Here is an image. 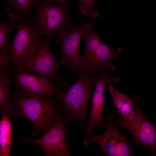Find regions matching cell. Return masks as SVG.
<instances>
[{
  "label": "cell",
  "mask_w": 156,
  "mask_h": 156,
  "mask_svg": "<svg viewBox=\"0 0 156 156\" xmlns=\"http://www.w3.org/2000/svg\"><path fill=\"white\" fill-rule=\"evenodd\" d=\"M99 70L85 74L79 73L75 83L61 89L55 95L57 101L63 106L67 121L83 122L86 117V111L92 95L94 80Z\"/></svg>",
  "instance_id": "cell-1"
},
{
  "label": "cell",
  "mask_w": 156,
  "mask_h": 156,
  "mask_svg": "<svg viewBox=\"0 0 156 156\" xmlns=\"http://www.w3.org/2000/svg\"><path fill=\"white\" fill-rule=\"evenodd\" d=\"M12 98L16 107L14 118L19 116L25 117L38 131H47L62 112L59 103L51 99L26 97L18 94H13Z\"/></svg>",
  "instance_id": "cell-2"
},
{
  "label": "cell",
  "mask_w": 156,
  "mask_h": 156,
  "mask_svg": "<svg viewBox=\"0 0 156 156\" xmlns=\"http://www.w3.org/2000/svg\"><path fill=\"white\" fill-rule=\"evenodd\" d=\"M82 38L84 40L83 54L81 57L84 68L83 74H87L109 68H115L112 62L119 56L120 48L112 49L104 43L97 35L91 23H84Z\"/></svg>",
  "instance_id": "cell-3"
},
{
  "label": "cell",
  "mask_w": 156,
  "mask_h": 156,
  "mask_svg": "<svg viewBox=\"0 0 156 156\" xmlns=\"http://www.w3.org/2000/svg\"><path fill=\"white\" fill-rule=\"evenodd\" d=\"M16 23L14 38L8 46L11 57L10 70H14L21 63L28 53L43 36L32 17L10 14Z\"/></svg>",
  "instance_id": "cell-4"
},
{
  "label": "cell",
  "mask_w": 156,
  "mask_h": 156,
  "mask_svg": "<svg viewBox=\"0 0 156 156\" xmlns=\"http://www.w3.org/2000/svg\"><path fill=\"white\" fill-rule=\"evenodd\" d=\"M50 39H42L28 53L15 70L33 72L51 80L61 78L57 74L61 64L56 60L49 48Z\"/></svg>",
  "instance_id": "cell-5"
},
{
  "label": "cell",
  "mask_w": 156,
  "mask_h": 156,
  "mask_svg": "<svg viewBox=\"0 0 156 156\" xmlns=\"http://www.w3.org/2000/svg\"><path fill=\"white\" fill-rule=\"evenodd\" d=\"M51 0H40L33 17L43 36L51 40L55 38L69 23V3L56 5Z\"/></svg>",
  "instance_id": "cell-6"
},
{
  "label": "cell",
  "mask_w": 156,
  "mask_h": 156,
  "mask_svg": "<svg viewBox=\"0 0 156 156\" xmlns=\"http://www.w3.org/2000/svg\"><path fill=\"white\" fill-rule=\"evenodd\" d=\"M84 23L77 26L70 25L55 38V43L60 48L62 55L60 62L78 73L84 70L79 52V44L82 37Z\"/></svg>",
  "instance_id": "cell-7"
},
{
  "label": "cell",
  "mask_w": 156,
  "mask_h": 156,
  "mask_svg": "<svg viewBox=\"0 0 156 156\" xmlns=\"http://www.w3.org/2000/svg\"><path fill=\"white\" fill-rule=\"evenodd\" d=\"M66 119L60 115L52 126L41 137L34 139L24 137L23 141L35 143L43 149L45 156H70L73 153L68 147L66 140L65 126Z\"/></svg>",
  "instance_id": "cell-8"
},
{
  "label": "cell",
  "mask_w": 156,
  "mask_h": 156,
  "mask_svg": "<svg viewBox=\"0 0 156 156\" xmlns=\"http://www.w3.org/2000/svg\"><path fill=\"white\" fill-rule=\"evenodd\" d=\"M14 82L20 93L28 97L51 99L61 89L53 81L37 74L16 71Z\"/></svg>",
  "instance_id": "cell-9"
},
{
  "label": "cell",
  "mask_w": 156,
  "mask_h": 156,
  "mask_svg": "<svg viewBox=\"0 0 156 156\" xmlns=\"http://www.w3.org/2000/svg\"><path fill=\"white\" fill-rule=\"evenodd\" d=\"M113 80L111 73L104 69L99 70L95 78L89 117L82 127L83 131L88 135L94 134V130L95 127L106 128L103 117L105 93L107 85Z\"/></svg>",
  "instance_id": "cell-10"
},
{
  "label": "cell",
  "mask_w": 156,
  "mask_h": 156,
  "mask_svg": "<svg viewBox=\"0 0 156 156\" xmlns=\"http://www.w3.org/2000/svg\"><path fill=\"white\" fill-rule=\"evenodd\" d=\"M106 130L103 134H94L83 140V144L89 146L93 143L98 144L102 151L110 156H130L131 146L125 137L118 131L111 122H107Z\"/></svg>",
  "instance_id": "cell-11"
},
{
  "label": "cell",
  "mask_w": 156,
  "mask_h": 156,
  "mask_svg": "<svg viewBox=\"0 0 156 156\" xmlns=\"http://www.w3.org/2000/svg\"><path fill=\"white\" fill-rule=\"evenodd\" d=\"M135 105L133 119L129 121L122 119L120 126L129 130L136 144L148 147L151 155L156 156V127L145 117L138 105Z\"/></svg>",
  "instance_id": "cell-12"
},
{
  "label": "cell",
  "mask_w": 156,
  "mask_h": 156,
  "mask_svg": "<svg viewBox=\"0 0 156 156\" xmlns=\"http://www.w3.org/2000/svg\"><path fill=\"white\" fill-rule=\"evenodd\" d=\"M9 70L6 68H0V112L2 117L8 112V115L12 116L16 108L10 91L12 79Z\"/></svg>",
  "instance_id": "cell-13"
},
{
  "label": "cell",
  "mask_w": 156,
  "mask_h": 156,
  "mask_svg": "<svg viewBox=\"0 0 156 156\" xmlns=\"http://www.w3.org/2000/svg\"><path fill=\"white\" fill-rule=\"evenodd\" d=\"M115 83L109 84L107 89L110 93L113 103L117 109V112L121 114L125 120L131 121L133 119L135 112L134 101L117 90L114 86Z\"/></svg>",
  "instance_id": "cell-14"
},
{
  "label": "cell",
  "mask_w": 156,
  "mask_h": 156,
  "mask_svg": "<svg viewBox=\"0 0 156 156\" xmlns=\"http://www.w3.org/2000/svg\"><path fill=\"white\" fill-rule=\"evenodd\" d=\"M10 116L6 115L0 121V156H10L12 139V127L9 119Z\"/></svg>",
  "instance_id": "cell-15"
},
{
  "label": "cell",
  "mask_w": 156,
  "mask_h": 156,
  "mask_svg": "<svg viewBox=\"0 0 156 156\" xmlns=\"http://www.w3.org/2000/svg\"><path fill=\"white\" fill-rule=\"evenodd\" d=\"M8 3L5 10L9 12L12 9L16 14L27 16L34 8L38 6L40 0H6Z\"/></svg>",
  "instance_id": "cell-16"
},
{
  "label": "cell",
  "mask_w": 156,
  "mask_h": 156,
  "mask_svg": "<svg viewBox=\"0 0 156 156\" xmlns=\"http://www.w3.org/2000/svg\"><path fill=\"white\" fill-rule=\"evenodd\" d=\"M9 18L11 23L6 24L3 21L0 23V50L1 55L8 61H10L11 57L8 50V45L9 44L8 37L11 31L15 29V21L10 14Z\"/></svg>",
  "instance_id": "cell-17"
},
{
  "label": "cell",
  "mask_w": 156,
  "mask_h": 156,
  "mask_svg": "<svg viewBox=\"0 0 156 156\" xmlns=\"http://www.w3.org/2000/svg\"><path fill=\"white\" fill-rule=\"evenodd\" d=\"M79 0L81 2L79 8L82 14L87 15L92 18H95L99 16V13L94 9V0Z\"/></svg>",
  "instance_id": "cell-18"
},
{
  "label": "cell",
  "mask_w": 156,
  "mask_h": 156,
  "mask_svg": "<svg viewBox=\"0 0 156 156\" xmlns=\"http://www.w3.org/2000/svg\"><path fill=\"white\" fill-rule=\"evenodd\" d=\"M52 1H56L60 3H62L65 2L66 0H51Z\"/></svg>",
  "instance_id": "cell-19"
}]
</instances>
